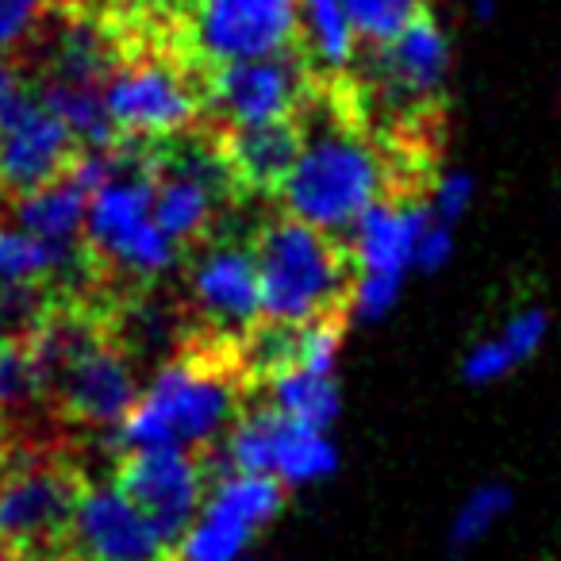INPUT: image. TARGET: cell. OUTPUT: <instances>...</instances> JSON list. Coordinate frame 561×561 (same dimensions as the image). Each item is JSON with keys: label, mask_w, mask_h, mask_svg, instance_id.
Instances as JSON below:
<instances>
[{"label": "cell", "mask_w": 561, "mask_h": 561, "mask_svg": "<svg viewBox=\"0 0 561 561\" xmlns=\"http://www.w3.org/2000/svg\"><path fill=\"white\" fill-rule=\"evenodd\" d=\"M431 219L427 201H377L351 227V277L346 312L358 323H381L400 305L415 270V239Z\"/></svg>", "instance_id": "5b68a950"}, {"label": "cell", "mask_w": 561, "mask_h": 561, "mask_svg": "<svg viewBox=\"0 0 561 561\" xmlns=\"http://www.w3.org/2000/svg\"><path fill=\"white\" fill-rule=\"evenodd\" d=\"M139 377L119 346L104 343L101 335L85 343L62 369H58L50 397L58 400L66 420L81 427L116 431L139 397Z\"/></svg>", "instance_id": "4fadbf2b"}, {"label": "cell", "mask_w": 561, "mask_h": 561, "mask_svg": "<svg viewBox=\"0 0 561 561\" xmlns=\"http://www.w3.org/2000/svg\"><path fill=\"white\" fill-rule=\"evenodd\" d=\"M81 481L70 466L39 450L0 446V542L43 558L70 542Z\"/></svg>", "instance_id": "8992f818"}, {"label": "cell", "mask_w": 561, "mask_h": 561, "mask_svg": "<svg viewBox=\"0 0 561 561\" xmlns=\"http://www.w3.org/2000/svg\"><path fill=\"white\" fill-rule=\"evenodd\" d=\"M454 250H458L454 224L431 216L427 224H423L420 239H415V270L427 273V277H431V273H443L446 265L454 262Z\"/></svg>", "instance_id": "f546056e"}, {"label": "cell", "mask_w": 561, "mask_h": 561, "mask_svg": "<svg viewBox=\"0 0 561 561\" xmlns=\"http://www.w3.org/2000/svg\"><path fill=\"white\" fill-rule=\"evenodd\" d=\"M0 339H4V335H0Z\"/></svg>", "instance_id": "836d02e7"}, {"label": "cell", "mask_w": 561, "mask_h": 561, "mask_svg": "<svg viewBox=\"0 0 561 561\" xmlns=\"http://www.w3.org/2000/svg\"><path fill=\"white\" fill-rule=\"evenodd\" d=\"M339 461V443L328 427H312V423H297L280 415L277 431V454H273V477L289 492L312 489L323 484L328 477H335Z\"/></svg>", "instance_id": "ffe728a7"}, {"label": "cell", "mask_w": 561, "mask_h": 561, "mask_svg": "<svg viewBox=\"0 0 561 561\" xmlns=\"http://www.w3.org/2000/svg\"><path fill=\"white\" fill-rule=\"evenodd\" d=\"M24 93H27V85L16 73V66H12L9 58H0V112H9Z\"/></svg>", "instance_id": "4dcf8cb0"}, {"label": "cell", "mask_w": 561, "mask_h": 561, "mask_svg": "<svg viewBox=\"0 0 561 561\" xmlns=\"http://www.w3.org/2000/svg\"><path fill=\"white\" fill-rule=\"evenodd\" d=\"M270 404L277 408L285 420L312 423V427H335L339 412H343V389H339V374H323V369L308 366H280L270 374Z\"/></svg>", "instance_id": "44dd1931"}, {"label": "cell", "mask_w": 561, "mask_h": 561, "mask_svg": "<svg viewBox=\"0 0 561 561\" xmlns=\"http://www.w3.org/2000/svg\"><path fill=\"white\" fill-rule=\"evenodd\" d=\"M234 420H239V392L231 374L204 358H178L165 362L142 385L131 412L112 431V443L119 450H142V446L204 450L216 446Z\"/></svg>", "instance_id": "7a4b0ae2"}, {"label": "cell", "mask_w": 561, "mask_h": 561, "mask_svg": "<svg viewBox=\"0 0 561 561\" xmlns=\"http://www.w3.org/2000/svg\"><path fill=\"white\" fill-rule=\"evenodd\" d=\"M78 262V250L43 242L39 234L24 231L20 224H0V285H39L66 273Z\"/></svg>", "instance_id": "603a6c76"}, {"label": "cell", "mask_w": 561, "mask_h": 561, "mask_svg": "<svg viewBox=\"0 0 561 561\" xmlns=\"http://www.w3.org/2000/svg\"><path fill=\"white\" fill-rule=\"evenodd\" d=\"M224 158L231 165L234 185L254 188V193H277L280 181L289 178L297 165L300 147H305V131L297 119H270V124L254 127H231L224 142Z\"/></svg>", "instance_id": "e0dca14e"}, {"label": "cell", "mask_w": 561, "mask_h": 561, "mask_svg": "<svg viewBox=\"0 0 561 561\" xmlns=\"http://www.w3.org/2000/svg\"><path fill=\"white\" fill-rule=\"evenodd\" d=\"M343 9L358 39L381 47V43L397 39L415 16L427 12V0H343Z\"/></svg>", "instance_id": "4316f807"}, {"label": "cell", "mask_w": 561, "mask_h": 561, "mask_svg": "<svg viewBox=\"0 0 561 561\" xmlns=\"http://www.w3.org/2000/svg\"><path fill=\"white\" fill-rule=\"evenodd\" d=\"M469 9H473L477 20H492L500 9V0H469Z\"/></svg>", "instance_id": "1f68e13d"}, {"label": "cell", "mask_w": 561, "mask_h": 561, "mask_svg": "<svg viewBox=\"0 0 561 561\" xmlns=\"http://www.w3.org/2000/svg\"><path fill=\"white\" fill-rule=\"evenodd\" d=\"M515 507V489L507 481H481L458 500L450 515V527H446V550L454 558L461 553H473L484 538H492V530L512 515Z\"/></svg>", "instance_id": "cb8c5ba5"}, {"label": "cell", "mask_w": 561, "mask_h": 561, "mask_svg": "<svg viewBox=\"0 0 561 561\" xmlns=\"http://www.w3.org/2000/svg\"><path fill=\"white\" fill-rule=\"evenodd\" d=\"M300 43L320 70L343 73L358 58V32L343 0H300Z\"/></svg>", "instance_id": "7402d4cb"}, {"label": "cell", "mask_w": 561, "mask_h": 561, "mask_svg": "<svg viewBox=\"0 0 561 561\" xmlns=\"http://www.w3.org/2000/svg\"><path fill=\"white\" fill-rule=\"evenodd\" d=\"M104 104L119 139H173L201 112V93L181 70L158 58L116 66L104 81Z\"/></svg>", "instance_id": "9c48e42d"}, {"label": "cell", "mask_w": 561, "mask_h": 561, "mask_svg": "<svg viewBox=\"0 0 561 561\" xmlns=\"http://www.w3.org/2000/svg\"><path fill=\"white\" fill-rule=\"evenodd\" d=\"M257 280H262V323L297 328L308 320L335 316L351 293V250L335 234L285 216L265 224L254 242Z\"/></svg>", "instance_id": "6da1fadb"}, {"label": "cell", "mask_w": 561, "mask_h": 561, "mask_svg": "<svg viewBox=\"0 0 561 561\" xmlns=\"http://www.w3.org/2000/svg\"><path fill=\"white\" fill-rule=\"evenodd\" d=\"M305 93L308 66L293 50L211 66V78L204 85V101L227 127H254L297 116Z\"/></svg>", "instance_id": "7c38bea8"}, {"label": "cell", "mask_w": 561, "mask_h": 561, "mask_svg": "<svg viewBox=\"0 0 561 561\" xmlns=\"http://www.w3.org/2000/svg\"><path fill=\"white\" fill-rule=\"evenodd\" d=\"M89 196H93V188L73 170H66L62 178H55L50 185L16 196V208L12 211H16V224L24 227V231L39 234L43 242L78 250L81 242H85Z\"/></svg>", "instance_id": "d6986e66"}, {"label": "cell", "mask_w": 561, "mask_h": 561, "mask_svg": "<svg viewBox=\"0 0 561 561\" xmlns=\"http://www.w3.org/2000/svg\"><path fill=\"white\" fill-rule=\"evenodd\" d=\"M385 162L362 135L346 127H323L305 135L297 165L280 181L285 211L328 234H351V227L385 201Z\"/></svg>", "instance_id": "3957f363"}, {"label": "cell", "mask_w": 561, "mask_h": 561, "mask_svg": "<svg viewBox=\"0 0 561 561\" xmlns=\"http://www.w3.org/2000/svg\"><path fill=\"white\" fill-rule=\"evenodd\" d=\"M116 70L112 62L108 35L89 20H73L62 27L50 50V73L47 81H70V85H104L108 73Z\"/></svg>", "instance_id": "d4e9b609"}, {"label": "cell", "mask_w": 561, "mask_h": 561, "mask_svg": "<svg viewBox=\"0 0 561 561\" xmlns=\"http://www.w3.org/2000/svg\"><path fill=\"white\" fill-rule=\"evenodd\" d=\"M0 561H43V558H35V553H27V550H16V546H9V542H0Z\"/></svg>", "instance_id": "d6a6232c"}, {"label": "cell", "mask_w": 561, "mask_h": 561, "mask_svg": "<svg viewBox=\"0 0 561 561\" xmlns=\"http://www.w3.org/2000/svg\"><path fill=\"white\" fill-rule=\"evenodd\" d=\"M188 297L196 312L219 331H254L262 323V280L257 262L242 247H211L188 273Z\"/></svg>", "instance_id": "2e32d148"}, {"label": "cell", "mask_w": 561, "mask_h": 561, "mask_svg": "<svg viewBox=\"0 0 561 561\" xmlns=\"http://www.w3.org/2000/svg\"><path fill=\"white\" fill-rule=\"evenodd\" d=\"M85 247L139 280H154L178 270L181 242H173L154 219L150 154L142 158L124 147L119 170L93 188L85 219Z\"/></svg>", "instance_id": "277c9868"}, {"label": "cell", "mask_w": 561, "mask_h": 561, "mask_svg": "<svg viewBox=\"0 0 561 561\" xmlns=\"http://www.w3.org/2000/svg\"><path fill=\"white\" fill-rule=\"evenodd\" d=\"M473 201H477V181H473V173H466V170H446L443 178L435 181V188H431L427 208H431V216H435V219H446V224L458 227L461 219L469 216Z\"/></svg>", "instance_id": "f1b7e54d"}, {"label": "cell", "mask_w": 561, "mask_h": 561, "mask_svg": "<svg viewBox=\"0 0 561 561\" xmlns=\"http://www.w3.org/2000/svg\"><path fill=\"white\" fill-rule=\"evenodd\" d=\"M450 35L431 12L415 16L397 39L381 43L374 58L377 85L400 104H427L443 96L446 81H450Z\"/></svg>", "instance_id": "9a60e30c"}, {"label": "cell", "mask_w": 561, "mask_h": 561, "mask_svg": "<svg viewBox=\"0 0 561 561\" xmlns=\"http://www.w3.org/2000/svg\"><path fill=\"white\" fill-rule=\"evenodd\" d=\"M81 154V142L43 93L27 89L9 112H0V193L24 196L62 178Z\"/></svg>", "instance_id": "30bf717a"}, {"label": "cell", "mask_w": 561, "mask_h": 561, "mask_svg": "<svg viewBox=\"0 0 561 561\" xmlns=\"http://www.w3.org/2000/svg\"><path fill=\"white\" fill-rule=\"evenodd\" d=\"M550 339V312L546 308H519L500 323L492 335L477 339L466 354H461V381L484 389V385H500L512 374H519L530 358Z\"/></svg>", "instance_id": "ac0fdd59"}, {"label": "cell", "mask_w": 561, "mask_h": 561, "mask_svg": "<svg viewBox=\"0 0 561 561\" xmlns=\"http://www.w3.org/2000/svg\"><path fill=\"white\" fill-rule=\"evenodd\" d=\"M47 397V377L24 335L0 339V415H16Z\"/></svg>", "instance_id": "484cf974"}, {"label": "cell", "mask_w": 561, "mask_h": 561, "mask_svg": "<svg viewBox=\"0 0 561 561\" xmlns=\"http://www.w3.org/2000/svg\"><path fill=\"white\" fill-rule=\"evenodd\" d=\"M289 489L270 473H211L201 512L173 546V561H250L257 535L285 512Z\"/></svg>", "instance_id": "52a82bcc"}, {"label": "cell", "mask_w": 561, "mask_h": 561, "mask_svg": "<svg viewBox=\"0 0 561 561\" xmlns=\"http://www.w3.org/2000/svg\"><path fill=\"white\" fill-rule=\"evenodd\" d=\"M73 553L89 561H170L173 546L116 484L81 489L70 523Z\"/></svg>", "instance_id": "5bb4252c"}, {"label": "cell", "mask_w": 561, "mask_h": 561, "mask_svg": "<svg viewBox=\"0 0 561 561\" xmlns=\"http://www.w3.org/2000/svg\"><path fill=\"white\" fill-rule=\"evenodd\" d=\"M112 484L150 515L165 542L178 546V538L185 535V527L204 504L208 466L196 458V450L142 446V450H124Z\"/></svg>", "instance_id": "8fae6325"}, {"label": "cell", "mask_w": 561, "mask_h": 561, "mask_svg": "<svg viewBox=\"0 0 561 561\" xmlns=\"http://www.w3.org/2000/svg\"><path fill=\"white\" fill-rule=\"evenodd\" d=\"M188 39L211 66L280 55L300 43V0H193Z\"/></svg>", "instance_id": "ba28073f"}, {"label": "cell", "mask_w": 561, "mask_h": 561, "mask_svg": "<svg viewBox=\"0 0 561 561\" xmlns=\"http://www.w3.org/2000/svg\"><path fill=\"white\" fill-rule=\"evenodd\" d=\"M55 0H0V58L20 55L43 35Z\"/></svg>", "instance_id": "83f0119b"}]
</instances>
